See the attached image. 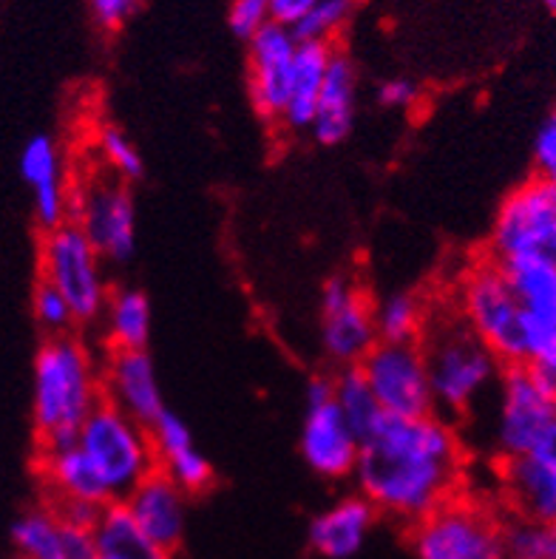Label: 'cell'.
Returning <instances> with one entry per match:
<instances>
[{"instance_id": "obj_3", "label": "cell", "mask_w": 556, "mask_h": 559, "mask_svg": "<svg viewBox=\"0 0 556 559\" xmlns=\"http://www.w3.org/2000/svg\"><path fill=\"white\" fill-rule=\"evenodd\" d=\"M421 349L429 372L435 412L443 418L465 415L500 376V358L472 333L451 305L431 307Z\"/></svg>"}, {"instance_id": "obj_33", "label": "cell", "mask_w": 556, "mask_h": 559, "mask_svg": "<svg viewBox=\"0 0 556 559\" xmlns=\"http://www.w3.org/2000/svg\"><path fill=\"white\" fill-rule=\"evenodd\" d=\"M35 319L40 321V326L51 335H69V330L78 324L74 312H71V305L63 298V293L55 290L51 284L40 282L35 290Z\"/></svg>"}, {"instance_id": "obj_39", "label": "cell", "mask_w": 556, "mask_h": 559, "mask_svg": "<svg viewBox=\"0 0 556 559\" xmlns=\"http://www.w3.org/2000/svg\"><path fill=\"white\" fill-rule=\"evenodd\" d=\"M66 559H97V543H94L92 528L66 523Z\"/></svg>"}, {"instance_id": "obj_5", "label": "cell", "mask_w": 556, "mask_h": 559, "mask_svg": "<svg viewBox=\"0 0 556 559\" xmlns=\"http://www.w3.org/2000/svg\"><path fill=\"white\" fill-rule=\"evenodd\" d=\"M78 447L88 454L114 503H122L142 480L156 472L151 429L126 412L103 404L83 420Z\"/></svg>"}, {"instance_id": "obj_6", "label": "cell", "mask_w": 556, "mask_h": 559, "mask_svg": "<svg viewBox=\"0 0 556 559\" xmlns=\"http://www.w3.org/2000/svg\"><path fill=\"white\" fill-rule=\"evenodd\" d=\"M488 506L454 495L412 525L417 559H508L506 534Z\"/></svg>"}, {"instance_id": "obj_17", "label": "cell", "mask_w": 556, "mask_h": 559, "mask_svg": "<svg viewBox=\"0 0 556 559\" xmlns=\"http://www.w3.org/2000/svg\"><path fill=\"white\" fill-rule=\"evenodd\" d=\"M122 503L154 543L168 551L182 543L185 525H188V495L163 472L145 477Z\"/></svg>"}, {"instance_id": "obj_26", "label": "cell", "mask_w": 556, "mask_h": 559, "mask_svg": "<svg viewBox=\"0 0 556 559\" xmlns=\"http://www.w3.org/2000/svg\"><path fill=\"white\" fill-rule=\"evenodd\" d=\"M103 338L108 349H145L151 338L149 296L134 287L111 290L103 310Z\"/></svg>"}, {"instance_id": "obj_25", "label": "cell", "mask_w": 556, "mask_h": 559, "mask_svg": "<svg viewBox=\"0 0 556 559\" xmlns=\"http://www.w3.org/2000/svg\"><path fill=\"white\" fill-rule=\"evenodd\" d=\"M97 557L103 559H174V551L142 532L137 520L128 514L126 503H108L94 523Z\"/></svg>"}, {"instance_id": "obj_34", "label": "cell", "mask_w": 556, "mask_h": 559, "mask_svg": "<svg viewBox=\"0 0 556 559\" xmlns=\"http://www.w3.org/2000/svg\"><path fill=\"white\" fill-rule=\"evenodd\" d=\"M522 367H529L531 376L543 383L551 395H556V330H543L536 335Z\"/></svg>"}, {"instance_id": "obj_27", "label": "cell", "mask_w": 556, "mask_h": 559, "mask_svg": "<svg viewBox=\"0 0 556 559\" xmlns=\"http://www.w3.org/2000/svg\"><path fill=\"white\" fill-rule=\"evenodd\" d=\"M431 305L417 293H392L375 305V326L378 341L415 344L421 341L423 326L429 321Z\"/></svg>"}, {"instance_id": "obj_30", "label": "cell", "mask_w": 556, "mask_h": 559, "mask_svg": "<svg viewBox=\"0 0 556 559\" xmlns=\"http://www.w3.org/2000/svg\"><path fill=\"white\" fill-rule=\"evenodd\" d=\"M94 156H97L99 168L111 170L114 177L126 179H137L142 174V156L137 151V145L131 142V136L122 131L120 126H114V122H99L94 128Z\"/></svg>"}, {"instance_id": "obj_21", "label": "cell", "mask_w": 556, "mask_h": 559, "mask_svg": "<svg viewBox=\"0 0 556 559\" xmlns=\"http://www.w3.org/2000/svg\"><path fill=\"white\" fill-rule=\"evenodd\" d=\"M358 106V78H355L353 60L335 46L327 69L324 88L318 97L316 117H312L310 134L321 145H339L350 136Z\"/></svg>"}, {"instance_id": "obj_38", "label": "cell", "mask_w": 556, "mask_h": 559, "mask_svg": "<svg viewBox=\"0 0 556 559\" xmlns=\"http://www.w3.org/2000/svg\"><path fill=\"white\" fill-rule=\"evenodd\" d=\"M137 3L140 0H88L94 21L106 28V32H117L134 14Z\"/></svg>"}, {"instance_id": "obj_7", "label": "cell", "mask_w": 556, "mask_h": 559, "mask_svg": "<svg viewBox=\"0 0 556 559\" xmlns=\"http://www.w3.org/2000/svg\"><path fill=\"white\" fill-rule=\"evenodd\" d=\"M40 282L63 293L78 324H92L103 316L111 296L106 259L74 222L51 227L40 245Z\"/></svg>"}, {"instance_id": "obj_2", "label": "cell", "mask_w": 556, "mask_h": 559, "mask_svg": "<svg viewBox=\"0 0 556 559\" xmlns=\"http://www.w3.org/2000/svg\"><path fill=\"white\" fill-rule=\"evenodd\" d=\"M103 404L99 361L74 335H51L35 358V426L40 447L78 438L83 420Z\"/></svg>"}, {"instance_id": "obj_10", "label": "cell", "mask_w": 556, "mask_h": 559, "mask_svg": "<svg viewBox=\"0 0 556 559\" xmlns=\"http://www.w3.org/2000/svg\"><path fill=\"white\" fill-rule=\"evenodd\" d=\"M360 376L367 378L369 390L383 415L392 418H415L435 412L429 372L421 344H394L378 341L358 364Z\"/></svg>"}, {"instance_id": "obj_32", "label": "cell", "mask_w": 556, "mask_h": 559, "mask_svg": "<svg viewBox=\"0 0 556 559\" xmlns=\"http://www.w3.org/2000/svg\"><path fill=\"white\" fill-rule=\"evenodd\" d=\"M508 559H556V523L514 518L502 525Z\"/></svg>"}, {"instance_id": "obj_18", "label": "cell", "mask_w": 556, "mask_h": 559, "mask_svg": "<svg viewBox=\"0 0 556 559\" xmlns=\"http://www.w3.org/2000/svg\"><path fill=\"white\" fill-rule=\"evenodd\" d=\"M149 429L151 443H154L156 472L170 477L185 495H197V491H204L211 486V461L199 452V447L193 443V435H190L188 424L182 418L165 409Z\"/></svg>"}, {"instance_id": "obj_15", "label": "cell", "mask_w": 556, "mask_h": 559, "mask_svg": "<svg viewBox=\"0 0 556 559\" xmlns=\"http://www.w3.org/2000/svg\"><path fill=\"white\" fill-rule=\"evenodd\" d=\"M103 401L128 418L151 426L165 412L163 390L149 349H106L99 361Z\"/></svg>"}, {"instance_id": "obj_16", "label": "cell", "mask_w": 556, "mask_h": 559, "mask_svg": "<svg viewBox=\"0 0 556 559\" xmlns=\"http://www.w3.org/2000/svg\"><path fill=\"white\" fill-rule=\"evenodd\" d=\"M21 177L32 188L35 216L46 230L71 219V191L66 185L63 159L51 136L37 134L23 145Z\"/></svg>"}, {"instance_id": "obj_19", "label": "cell", "mask_w": 556, "mask_h": 559, "mask_svg": "<svg viewBox=\"0 0 556 559\" xmlns=\"http://www.w3.org/2000/svg\"><path fill=\"white\" fill-rule=\"evenodd\" d=\"M40 475L49 486L51 506L60 503H114L106 483L97 475L88 454L78 447V440L60 443V447H40Z\"/></svg>"}, {"instance_id": "obj_24", "label": "cell", "mask_w": 556, "mask_h": 559, "mask_svg": "<svg viewBox=\"0 0 556 559\" xmlns=\"http://www.w3.org/2000/svg\"><path fill=\"white\" fill-rule=\"evenodd\" d=\"M500 267L531 324L536 330H556V264L543 259H517L502 262Z\"/></svg>"}, {"instance_id": "obj_13", "label": "cell", "mask_w": 556, "mask_h": 559, "mask_svg": "<svg viewBox=\"0 0 556 559\" xmlns=\"http://www.w3.org/2000/svg\"><path fill=\"white\" fill-rule=\"evenodd\" d=\"M378 344L375 305L353 278H332L321 290V347L341 369L358 367Z\"/></svg>"}, {"instance_id": "obj_4", "label": "cell", "mask_w": 556, "mask_h": 559, "mask_svg": "<svg viewBox=\"0 0 556 559\" xmlns=\"http://www.w3.org/2000/svg\"><path fill=\"white\" fill-rule=\"evenodd\" d=\"M451 310L458 312L472 333L483 338L500 364H525L531 344L543 330H536L522 312L506 273L494 259L474 262L460 273L451 290Z\"/></svg>"}, {"instance_id": "obj_9", "label": "cell", "mask_w": 556, "mask_h": 559, "mask_svg": "<svg viewBox=\"0 0 556 559\" xmlns=\"http://www.w3.org/2000/svg\"><path fill=\"white\" fill-rule=\"evenodd\" d=\"M488 259L517 262L543 259L556 264V188L543 179H529L508 193L492 225Z\"/></svg>"}, {"instance_id": "obj_36", "label": "cell", "mask_w": 556, "mask_h": 559, "mask_svg": "<svg viewBox=\"0 0 556 559\" xmlns=\"http://www.w3.org/2000/svg\"><path fill=\"white\" fill-rule=\"evenodd\" d=\"M534 168L536 179L556 188V114H551L543 122L540 134L534 140Z\"/></svg>"}, {"instance_id": "obj_8", "label": "cell", "mask_w": 556, "mask_h": 559, "mask_svg": "<svg viewBox=\"0 0 556 559\" xmlns=\"http://www.w3.org/2000/svg\"><path fill=\"white\" fill-rule=\"evenodd\" d=\"M106 262L122 264L137 248V207L128 182L111 170L88 168L71 191V219Z\"/></svg>"}, {"instance_id": "obj_12", "label": "cell", "mask_w": 556, "mask_h": 559, "mask_svg": "<svg viewBox=\"0 0 556 559\" xmlns=\"http://www.w3.org/2000/svg\"><path fill=\"white\" fill-rule=\"evenodd\" d=\"M556 418V395L531 376L529 367H508L497 392V415H494V447L508 457H520L534 447L540 435Z\"/></svg>"}, {"instance_id": "obj_42", "label": "cell", "mask_w": 556, "mask_h": 559, "mask_svg": "<svg viewBox=\"0 0 556 559\" xmlns=\"http://www.w3.org/2000/svg\"><path fill=\"white\" fill-rule=\"evenodd\" d=\"M97 559H103V557H97Z\"/></svg>"}, {"instance_id": "obj_40", "label": "cell", "mask_w": 556, "mask_h": 559, "mask_svg": "<svg viewBox=\"0 0 556 559\" xmlns=\"http://www.w3.org/2000/svg\"><path fill=\"white\" fill-rule=\"evenodd\" d=\"M316 3L318 0H270V17L273 23L293 28Z\"/></svg>"}, {"instance_id": "obj_1", "label": "cell", "mask_w": 556, "mask_h": 559, "mask_svg": "<svg viewBox=\"0 0 556 559\" xmlns=\"http://www.w3.org/2000/svg\"><path fill=\"white\" fill-rule=\"evenodd\" d=\"M353 477L378 514L415 525L460 495L463 443L440 412L383 415L364 435Z\"/></svg>"}, {"instance_id": "obj_23", "label": "cell", "mask_w": 556, "mask_h": 559, "mask_svg": "<svg viewBox=\"0 0 556 559\" xmlns=\"http://www.w3.org/2000/svg\"><path fill=\"white\" fill-rule=\"evenodd\" d=\"M332 51H335V46H324V43H298L289 99L282 122H279L289 134L310 131L318 97H321V88H324L327 69H330Z\"/></svg>"}, {"instance_id": "obj_22", "label": "cell", "mask_w": 556, "mask_h": 559, "mask_svg": "<svg viewBox=\"0 0 556 559\" xmlns=\"http://www.w3.org/2000/svg\"><path fill=\"white\" fill-rule=\"evenodd\" d=\"M502 495L517 518L556 523V468L534 454L502 461Z\"/></svg>"}, {"instance_id": "obj_37", "label": "cell", "mask_w": 556, "mask_h": 559, "mask_svg": "<svg viewBox=\"0 0 556 559\" xmlns=\"http://www.w3.org/2000/svg\"><path fill=\"white\" fill-rule=\"evenodd\" d=\"M378 103L392 111H412L421 103V88L406 78H392L387 83H380Z\"/></svg>"}, {"instance_id": "obj_20", "label": "cell", "mask_w": 556, "mask_h": 559, "mask_svg": "<svg viewBox=\"0 0 556 559\" xmlns=\"http://www.w3.org/2000/svg\"><path fill=\"white\" fill-rule=\"evenodd\" d=\"M378 511L364 495L341 497L310 523V546L324 559H350L372 534Z\"/></svg>"}, {"instance_id": "obj_41", "label": "cell", "mask_w": 556, "mask_h": 559, "mask_svg": "<svg viewBox=\"0 0 556 559\" xmlns=\"http://www.w3.org/2000/svg\"><path fill=\"white\" fill-rule=\"evenodd\" d=\"M545 7H548L551 12H556V0H545Z\"/></svg>"}, {"instance_id": "obj_14", "label": "cell", "mask_w": 556, "mask_h": 559, "mask_svg": "<svg viewBox=\"0 0 556 559\" xmlns=\"http://www.w3.org/2000/svg\"><path fill=\"white\" fill-rule=\"evenodd\" d=\"M298 37L282 23H268L247 40V85L259 117L270 126H279L284 117L293 85Z\"/></svg>"}, {"instance_id": "obj_29", "label": "cell", "mask_w": 556, "mask_h": 559, "mask_svg": "<svg viewBox=\"0 0 556 559\" xmlns=\"http://www.w3.org/2000/svg\"><path fill=\"white\" fill-rule=\"evenodd\" d=\"M332 401L360 435H367L383 418L367 378L360 376L358 367L341 369L339 376L332 378Z\"/></svg>"}, {"instance_id": "obj_31", "label": "cell", "mask_w": 556, "mask_h": 559, "mask_svg": "<svg viewBox=\"0 0 556 559\" xmlns=\"http://www.w3.org/2000/svg\"><path fill=\"white\" fill-rule=\"evenodd\" d=\"M358 0H318L310 12L293 26L298 43H324L335 46L344 28L353 21Z\"/></svg>"}, {"instance_id": "obj_11", "label": "cell", "mask_w": 556, "mask_h": 559, "mask_svg": "<svg viewBox=\"0 0 556 559\" xmlns=\"http://www.w3.org/2000/svg\"><path fill=\"white\" fill-rule=\"evenodd\" d=\"M360 443H364V435L341 415L332 401V381L327 378L312 381L307 390V412L301 424L304 463L327 480H344V477H353Z\"/></svg>"}, {"instance_id": "obj_28", "label": "cell", "mask_w": 556, "mask_h": 559, "mask_svg": "<svg viewBox=\"0 0 556 559\" xmlns=\"http://www.w3.org/2000/svg\"><path fill=\"white\" fill-rule=\"evenodd\" d=\"M21 559H66V523L55 509L26 511L12 528Z\"/></svg>"}, {"instance_id": "obj_35", "label": "cell", "mask_w": 556, "mask_h": 559, "mask_svg": "<svg viewBox=\"0 0 556 559\" xmlns=\"http://www.w3.org/2000/svg\"><path fill=\"white\" fill-rule=\"evenodd\" d=\"M227 23H230L233 35H239L241 40H250L256 32L273 23V17H270V0H230Z\"/></svg>"}]
</instances>
